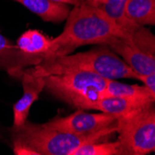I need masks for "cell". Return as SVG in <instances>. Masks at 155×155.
<instances>
[{
  "mask_svg": "<svg viewBox=\"0 0 155 155\" xmlns=\"http://www.w3.org/2000/svg\"><path fill=\"white\" fill-rule=\"evenodd\" d=\"M128 33L100 8L84 1L71 9L62 33L51 39L49 49L39 56L40 61L69 55L86 45H107L114 38H128Z\"/></svg>",
  "mask_w": 155,
  "mask_h": 155,
  "instance_id": "obj_1",
  "label": "cell"
},
{
  "mask_svg": "<svg viewBox=\"0 0 155 155\" xmlns=\"http://www.w3.org/2000/svg\"><path fill=\"white\" fill-rule=\"evenodd\" d=\"M117 132V121L94 133L73 134L47 128L43 124L25 122L12 127L11 140L15 154L72 155L80 146L101 141Z\"/></svg>",
  "mask_w": 155,
  "mask_h": 155,
  "instance_id": "obj_2",
  "label": "cell"
},
{
  "mask_svg": "<svg viewBox=\"0 0 155 155\" xmlns=\"http://www.w3.org/2000/svg\"><path fill=\"white\" fill-rule=\"evenodd\" d=\"M22 71L41 77L71 71L90 72L112 80L137 79V77L133 70L106 45H101L87 52L44 60L34 68Z\"/></svg>",
  "mask_w": 155,
  "mask_h": 155,
  "instance_id": "obj_3",
  "label": "cell"
},
{
  "mask_svg": "<svg viewBox=\"0 0 155 155\" xmlns=\"http://www.w3.org/2000/svg\"><path fill=\"white\" fill-rule=\"evenodd\" d=\"M45 88L54 97L80 110H92L102 97L107 79L96 74L71 71L44 76Z\"/></svg>",
  "mask_w": 155,
  "mask_h": 155,
  "instance_id": "obj_4",
  "label": "cell"
},
{
  "mask_svg": "<svg viewBox=\"0 0 155 155\" xmlns=\"http://www.w3.org/2000/svg\"><path fill=\"white\" fill-rule=\"evenodd\" d=\"M120 155H145L155 150L154 103L117 118Z\"/></svg>",
  "mask_w": 155,
  "mask_h": 155,
  "instance_id": "obj_5",
  "label": "cell"
},
{
  "mask_svg": "<svg viewBox=\"0 0 155 155\" xmlns=\"http://www.w3.org/2000/svg\"><path fill=\"white\" fill-rule=\"evenodd\" d=\"M106 46L137 74H155V37L148 28L138 27L128 38H114Z\"/></svg>",
  "mask_w": 155,
  "mask_h": 155,
  "instance_id": "obj_6",
  "label": "cell"
},
{
  "mask_svg": "<svg viewBox=\"0 0 155 155\" xmlns=\"http://www.w3.org/2000/svg\"><path fill=\"white\" fill-rule=\"evenodd\" d=\"M117 116L101 112V114H87L78 109L75 112L65 117H56L51 121L43 124V126L49 129L58 130L73 134H88L101 130L114 124Z\"/></svg>",
  "mask_w": 155,
  "mask_h": 155,
  "instance_id": "obj_7",
  "label": "cell"
},
{
  "mask_svg": "<svg viewBox=\"0 0 155 155\" xmlns=\"http://www.w3.org/2000/svg\"><path fill=\"white\" fill-rule=\"evenodd\" d=\"M16 76L21 77L23 95L13 106V127H20L27 121L32 105L45 88V79L31 75L22 70Z\"/></svg>",
  "mask_w": 155,
  "mask_h": 155,
  "instance_id": "obj_8",
  "label": "cell"
},
{
  "mask_svg": "<svg viewBox=\"0 0 155 155\" xmlns=\"http://www.w3.org/2000/svg\"><path fill=\"white\" fill-rule=\"evenodd\" d=\"M40 62L38 56L24 54L0 34V68L6 69L13 75H17L25 65H36Z\"/></svg>",
  "mask_w": 155,
  "mask_h": 155,
  "instance_id": "obj_9",
  "label": "cell"
},
{
  "mask_svg": "<svg viewBox=\"0 0 155 155\" xmlns=\"http://www.w3.org/2000/svg\"><path fill=\"white\" fill-rule=\"evenodd\" d=\"M38 15L42 20L49 22H61L69 15L70 5L56 3L50 0H14Z\"/></svg>",
  "mask_w": 155,
  "mask_h": 155,
  "instance_id": "obj_10",
  "label": "cell"
},
{
  "mask_svg": "<svg viewBox=\"0 0 155 155\" xmlns=\"http://www.w3.org/2000/svg\"><path fill=\"white\" fill-rule=\"evenodd\" d=\"M125 18L135 28L155 24V0H127Z\"/></svg>",
  "mask_w": 155,
  "mask_h": 155,
  "instance_id": "obj_11",
  "label": "cell"
},
{
  "mask_svg": "<svg viewBox=\"0 0 155 155\" xmlns=\"http://www.w3.org/2000/svg\"><path fill=\"white\" fill-rule=\"evenodd\" d=\"M121 97L126 98H135V100L144 101L149 102L155 101V95H153L144 86L137 84H127L119 83L116 80L107 79L106 87L103 91L102 97Z\"/></svg>",
  "mask_w": 155,
  "mask_h": 155,
  "instance_id": "obj_12",
  "label": "cell"
},
{
  "mask_svg": "<svg viewBox=\"0 0 155 155\" xmlns=\"http://www.w3.org/2000/svg\"><path fill=\"white\" fill-rule=\"evenodd\" d=\"M154 102L135 100V98H126L121 97H108L98 101L92 108V110H101V112L114 114L117 117L127 114V112L141 108Z\"/></svg>",
  "mask_w": 155,
  "mask_h": 155,
  "instance_id": "obj_13",
  "label": "cell"
},
{
  "mask_svg": "<svg viewBox=\"0 0 155 155\" xmlns=\"http://www.w3.org/2000/svg\"><path fill=\"white\" fill-rule=\"evenodd\" d=\"M16 46L26 55L39 57L49 49L51 39L37 30H28L18 38Z\"/></svg>",
  "mask_w": 155,
  "mask_h": 155,
  "instance_id": "obj_14",
  "label": "cell"
},
{
  "mask_svg": "<svg viewBox=\"0 0 155 155\" xmlns=\"http://www.w3.org/2000/svg\"><path fill=\"white\" fill-rule=\"evenodd\" d=\"M126 2L127 0H105V2L101 5L100 8L123 29L128 33H133L137 28L131 26L125 18L124 8Z\"/></svg>",
  "mask_w": 155,
  "mask_h": 155,
  "instance_id": "obj_15",
  "label": "cell"
},
{
  "mask_svg": "<svg viewBox=\"0 0 155 155\" xmlns=\"http://www.w3.org/2000/svg\"><path fill=\"white\" fill-rule=\"evenodd\" d=\"M72 155H120V146L118 140L87 143L76 149Z\"/></svg>",
  "mask_w": 155,
  "mask_h": 155,
  "instance_id": "obj_16",
  "label": "cell"
},
{
  "mask_svg": "<svg viewBox=\"0 0 155 155\" xmlns=\"http://www.w3.org/2000/svg\"><path fill=\"white\" fill-rule=\"evenodd\" d=\"M137 80L141 81L144 87L155 95V74H137Z\"/></svg>",
  "mask_w": 155,
  "mask_h": 155,
  "instance_id": "obj_17",
  "label": "cell"
},
{
  "mask_svg": "<svg viewBox=\"0 0 155 155\" xmlns=\"http://www.w3.org/2000/svg\"><path fill=\"white\" fill-rule=\"evenodd\" d=\"M50 1L56 2V3H61V4H66V5H72L74 7L81 5L84 1L86 0H50Z\"/></svg>",
  "mask_w": 155,
  "mask_h": 155,
  "instance_id": "obj_18",
  "label": "cell"
},
{
  "mask_svg": "<svg viewBox=\"0 0 155 155\" xmlns=\"http://www.w3.org/2000/svg\"><path fill=\"white\" fill-rule=\"evenodd\" d=\"M104 2H105V0H90V4L94 5V6H97V7H100Z\"/></svg>",
  "mask_w": 155,
  "mask_h": 155,
  "instance_id": "obj_19",
  "label": "cell"
},
{
  "mask_svg": "<svg viewBox=\"0 0 155 155\" xmlns=\"http://www.w3.org/2000/svg\"><path fill=\"white\" fill-rule=\"evenodd\" d=\"M86 1H87V2H88V3L90 4V0H86Z\"/></svg>",
  "mask_w": 155,
  "mask_h": 155,
  "instance_id": "obj_20",
  "label": "cell"
}]
</instances>
